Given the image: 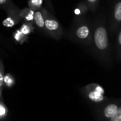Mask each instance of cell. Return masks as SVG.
<instances>
[{
	"instance_id": "6da1fadb",
	"label": "cell",
	"mask_w": 121,
	"mask_h": 121,
	"mask_svg": "<svg viewBox=\"0 0 121 121\" xmlns=\"http://www.w3.org/2000/svg\"><path fill=\"white\" fill-rule=\"evenodd\" d=\"M105 17L98 16L93 22L91 47L95 56L104 63H109L111 60V47Z\"/></svg>"
},
{
	"instance_id": "7a4b0ae2",
	"label": "cell",
	"mask_w": 121,
	"mask_h": 121,
	"mask_svg": "<svg viewBox=\"0 0 121 121\" xmlns=\"http://www.w3.org/2000/svg\"><path fill=\"white\" fill-rule=\"evenodd\" d=\"M93 34V23L86 16L74 17L68 33L69 38L79 45L91 47Z\"/></svg>"
},
{
	"instance_id": "3957f363",
	"label": "cell",
	"mask_w": 121,
	"mask_h": 121,
	"mask_svg": "<svg viewBox=\"0 0 121 121\" xmlns=\"http://www.w3.org/2000/svg\"><path fill=\"white\" fill-rule=\"evenodd\" d=\"M45 17V28L55 38L60 39L64 34V30L60 22L50 14L46 10H43Z\"/></svg>"
},
{
	"instance_id": "277c9868",
	"label": "cell",
	"mask_w": 121,
	"mask_h": 121,
	"mask_svg": "<svg viewBox=\"0 0 121 121\" xmlns=\"http://www.w3.org/2000/svg\"><path fill=\"white\" fill-rule=\"evenodd\" d=\"M121 28V0H116L113 5L108 26L110 34L114 35Z\"/></svg>"
},
{
	"instance_id": "5b68a950",
	"label": "cell",
	"mask_w": 121,
	"mask_h": 121,
	"mask_svg": "<svg viewBox=\"0 0 121 121\" xmlns=\"http://www.w3.org/2000/svg\"><path fill=\"white\" fill-rule=\"evenodd\" d=\"M120 107L121 106H119V104H110L107 105L103 109V111H102L103 118L106 121L110 120L117 113Z\"/></svg>"
},
{
	"instance_id": "8992f818",
	"label": "cell",
	"mask_w": 121,
	"mask_h": 121,
	"mask_svg": "<svg viewBox=\"0 0 121 121\" xmlns=\"http://www.w3.org/2000/svg\"><path fill=\"white\" fill-rule=\"evenodd\" d=\"M90 11L89 7L85 1H80L77 4L76 8L74 10L75 17H83L86 16V14Z\"/></svg>"
},
{
	"instance_id": "52a82bcc",
	"label": "cell",
	"mask_w": 121,
	"mask_h": 121,
	"mask_svg": "<svg viewBox=\"0 0 121 121\" xmlns=\"http://www.w3.org/2000/svg\"><path fill=\"white\" fill-rule=\"evenodd\" d=\"M85 91H86V97L94 101V102H96V103H100V102H102L104 101V100H106V97L104 96V94H101L96 91H94V90H91V89H85Z\"/></svg>"
},
{
	"instance_id": "ba28073f",
	"label": "cell",
	"mask_w": 121,
	"mask_h": 121,
	"mask_svg": "<svg viewBox=\"0 0 121 121\" xmlns=\"http://www.w3.org/2000/svg\"><path fill=\"white\" fill-rule=\"evenodd\" d=\"M33 18H34L35 23L38 27H39L40 28H45V17H44L43 10L42 11H38L35 12Z\"/></svg>"
},
{
	"instance_id": "9c48e42d",
	"label": "cell",
	"mask_w": 121,
	"mask_h": 121,
	"mask_svg": "<svg viewBox=\"0 0 121 121\" xmlns=\"http://www.w3.org/2000/svg\"><path fill=\"white\" fill-rule=\"evenodd\" d=\"M116 57L118 62H121V28L118 30L116 37Z\"/></svg>"
},
{
	"instance_id": "30bf717a",
	"label": "cell",
	"mask_w": 121,
	"mask_h": 121,
	"mask_svg": "<svg viewBox=\"0 0 121 121\" xmlns=\"http://www.w3.org/2000/svg\"><path fill=\"white\" fill-rule=\"evenodd\" d=\"M85 89H91V90H94V91H96L101 94H105V91H104V89L100 86L99 84H96V83H91V84H88L87 86H85Z\"/></svg>"
},
{
	"instance_id": "8fae6325",
	"label": "cell",
	"mask_w": 121,
	"mask_h": 121,
	"mask_svg": "<svg viewBox=\"0 0 121 121\" xmlns=\"http://www.w3.org/2000/svg\"><path fill=\"white\" fill-rule=\"evenodd\" d=\"M84 1L88 4L90 11L92 12H94L97 9L100 2V0H84Z\"/></svg>"
},
{
	"instance_id": "7c38bea8",
	"label": "cell",
	"mask_w": 121,
	"mask_h": 121,
	"mask_svg": "<svg viewBox=\"0 0 121 121\" xmlns=\"http://www.w3.org/2000/svg\"><path fill=\"white\" fill-rule=\"evenodd\" d=\"M108 121H121V106L119 108L117 113Z\"/></svg>"
},
{
	"instance_id": "4fadbf2b",
	"label": "cell",
	"mask_w": 121,
	"mask_h": 121,
	"mask_svg": "<svg viewBox=\"0 0 121 121\" xmlns=\"http://www.w3.org/2000/svg\"><path fill=\"white\" fill-rule=\"evenodd\" d=\"M31 3L35 6H40L43 3V0H31Z\"/></svg>"
},
{
	"instance_id": "5bb4252c",
	"label": "cell",
	"mask_w": 121,
	"mask_h": 121,
	"mask_svg": "<svg viewBox=\"0 0 121 121\" xmlns=\"http://www.w3.org/2000/svg\"><path fill=\"white\" fill-rule=\"evenodd\" d=\"M4 24L5 26H13L14 23H13V21L11 19H10V18H7L6 20H5V21H4Z\"/></svg>"
},
{
	"instance_id": "9a60e30c",
	"label": "cell",
	"mask_w": 121,
	"mask_h": 121,
	"mask_svg": "<svg viewBox=\"0 0 121 121\" xmlns=\"http://www.w3.org/2000/svg\"><path fill=\"white\" fill-rule=\"evenodd\" d=\"M6 112V110L5 107L3 105L0 104V117H3L4 116H5Z\"/></svg>"
},
{
	"instance_id": "2e32d148",
	"label": "cell",
	"mask_w": 121,
	"mask_h": 121,
	"mask_svg": "<svg viewBox=\"0 0 121 121\" xmlns=\"http://www.w3.org/2000/svg\"><path fill=\"white\" fill-rule=\"evenodd\" d=\"M3 82H4V77H3L2 72H1V70H0V86H2Z\"/></svg>"
},
{
	"instance_id": "e0dca14e",
	"label": "cell",
	"mask_w": 121,
	"mask_h": 121,
	"mask_svg": "<svg viewBox=\"0 0 121 121\" xmlns=\"http://www.w3.org/2000/svg\"><path fill=\"white\" fill-rule=\"evenodd\" d=\"M7 1V0H0V4H4Z\"/></svg>"
},
{
	"instance_id": "ac0fdd59",
	"label": "cell",
	"mask_w": 121,
	"mask_h": 121,
	"mask_svg": "<svg viewBox=\"0 0 121 121\" xmlns=\"http://www.w3.org/2000/svg\"><path fill=\"white\" fill-rule=\"evenodd\" d=\"M0 96H1V91H0Z\"/></svg>"
}]
</instances>
